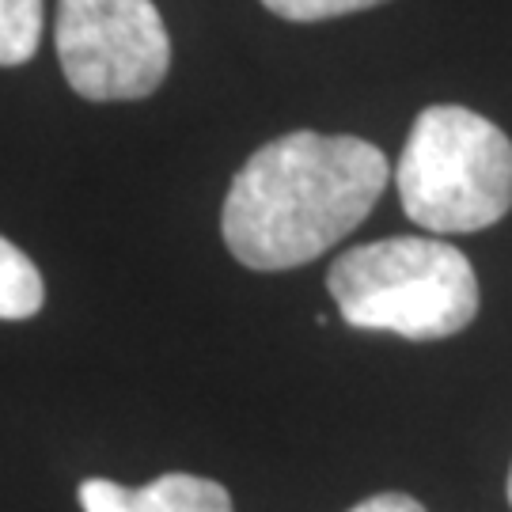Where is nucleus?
<instances>
[{
    "instance_id": "1",
    "label": "nucleus",
    "mask_w": 512,
    "mask_h": 512,
    "mask_svg": "<svg viewBox=\"0 0 512 512\" xmlns=\"http://www.w3.org/2000/svg\"><path fill=\"white\" fill-rule=\"evenodd\" d=\"M387 179V156L365 137L296 129L236 171L220 232L243 266L293 270L342 243L380 202Z\"/></svg>"
},
{
    "instance_id": "2",
    "label": "nucleus",
    "mask_w": 512,
    "mask_h": 512,
    "mask_svg": "<svg viewBox=\"0 0 512 512\" xmlns=\"http://www.w3.org/2000/svg\"><path fill=\"white\" fill-rule=\"evenodd\" d=\"M327 289L349 327L437 342L478 315V277L467 255L425 236H395L334 258Z\"/></svg>"
},
{
    "instance_id": "3",
    "label": "nucleus",
    "mask_w": 512,
    "mask_h": 512,
    "mask_svg": "<svg viewBox=\"0 0 512 512\" xmlns=\"http://www.w3.org/2000/svg\"><path fill=\"white\" fill-rule=\"evenodd\" d=\"M395 183L425 232H482L512 209V141L478 110L425 107L406 137Z\"/></svg>"
},
{
    "instance_id": "4",
    "label": "nucleus",
    "mask_w": 512,
    "mask_h": 512,
    "mask_svg": "<svg viewBox=\"0 0 512 512\" xmlns=\"http://www.w3.org/2000/svg\"><path fill=\"white\" fill-rule=\"evenodd\" d=\"M57 61L80 99H148L167 80L171 38L152 0H57Z\"/></svg>"
},
{
    "instance_id": "5",
    "label": "nucleus",
    "mask_w": 512,
    "mask_h": 512,
    "mask_svg": "<svg viewBox=\"0 0 512 512\" xmlns=\"http://www.w3.org/2000/svg\"><path fill=\"white\" fill-rule=\"evenodd\" d=\"M80 505H84V512H232V497L213 478L171 471L148 486L84 478Z\"/></svg>"
},
{
    "instance_id": "6",
    "label": "nucleus",
    "mask_w": 512,
    "mask_h": 512,
    "mask_svg": "<svg viewBox=\"0 0 512 512\" xmlns=\"http://www.w3.org/2000/svg\"><path fill=\"white\" fill-rule=\"evenodd\" d=\"M46 304V281L12 239L0 236V319H31Z\"/></svg>"
},
{
    "instance_id": "7",
    "label": "nucleus",
    "mask_w": 512,
    "mask_h": 512,
    "mask_svg": "<svg viewBox=\"0 0 512 512\" xmlns=\"http://www.w3.org/2000/svg\"><path fill=\"white\" fill-rule=\"evenodd\" d=\"M42 0H0V69H16L38 54Z\"/></svg>"
},
{
    "instance_id": "8",
    "label": "nucleus",
    "mask_w": 512,
    "mask_h": 512,
    "mask_svg": "<svg viewBox=\"0 0 512 512\" xmlns=\"http://www.w3.org/2000/svg\"><path fill=\"white\" fill-rule=\"evenodd\" d=\"M262 4L281 19H293V23H319V19L365 12V8H376V4H387V0H262Z\"/></svg>"
},
{
    "instance_id": "9",
    "label": "nucleus",
    "mask_w": 512,
    "mask_h": 512,
    "mask_svg": "<svg viewBox=\"0 0 512 512\" xmlns=\"http://www.w3.org/2000/svg\"><path fill=\"white\" fill-rule=\"evenodd\" d=\"M349 512H425V505L406 494H376L365 497L361 505H353Z\"/></svg>"
},
{
    "instance_id": "10",
    "label": "nucleus",
    "mask_w": 512,
    "mask_h": 512,
    "mask_svg": "<svg viewBox=\"0 0 512 512\" xmlns=\"http://www.w3.org/2000/svg\"><path fill=\"white\" fill-rule=\"evenodd\" d=\"M509 505H512V471H509Z\"/></svg>"
}]
</instances>
